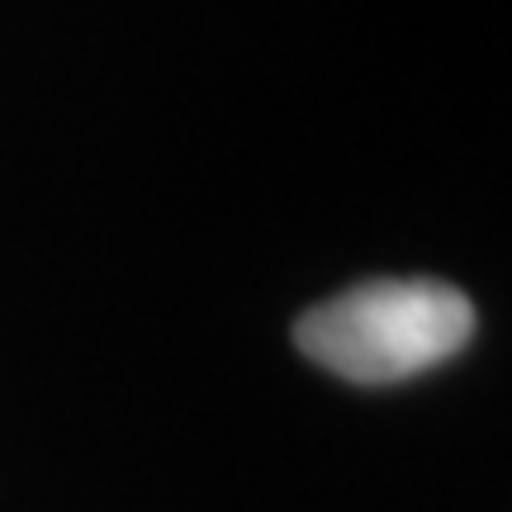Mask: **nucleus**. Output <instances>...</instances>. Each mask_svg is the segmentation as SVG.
Masks as SVG:
<instances>
[{"mask_svg": "<svg viewBox=\"0 0 512 512\" xmlns=\"http://www.w3.org/2000/svg\"><path fill=\"white\" fill-rule=\"evenodd\" d=\"M475 337L470 299L441 280H366L294 323V347L351 384H399Z\"/></svg>", "mask_w": 512, "mask_h": 512, "instance_id": "nucleus-1", "label": "nucleus"}]
</instances>
